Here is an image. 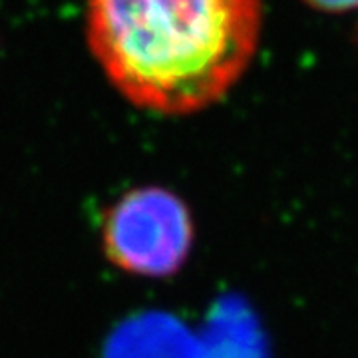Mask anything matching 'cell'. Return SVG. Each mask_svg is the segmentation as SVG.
Wrapping results in <instances>:
<instances>
[{
  "label": "cell",
  "instance_id": "6da1fadb",
  "mask_svg": "<svg viewBox=\"0 0 358 358\" xmlns=\"http://www.w3.org/2000/svg\"><path fill=\"white\" fill-rule=\"evenodd\" d=\"M261 0H90L88 42L129 102L181 115L219 102L255 58Z\"/></svg>",
  "mask_w": 358,
  "mask_h": 358
},
{
  "label": "cell",
  "instance_id": "7a4b0ae2",
  "mask_svg": "<svg viewBox=\"0 0 358 358\" xmlns=\"http://www.w3.org/2000/svg\"><path fill=\"white\" fill-rule=\"evenodd\" d=\"M192 243V213L176 193L164 187L129 192L103 221L108 259L140 277H171L187 261Z\"/></svg>",
  "mask_w": 358,
  "mask_h": 358
},
{
  "label": "cell",
  "instance_id": "3957f363",
  "mask_svg": "<svg viewBox=\"0 0 358 358\" xmlns=\"http://www.w3.org/2000/svg\"><path fill=\"white\" fill-rule=\"evenodd\" d=\"M106 358H201V352L183 324L150 313L129 319L110 336Z\"/></svg>",
  "mask_w": 358,
  "mask_h": 358
},
{
  "label": "cell",
  "instance_id": "277c9868",
  "mask_svg": "<svg viewBox=\"0 0 358 358\" xmlns=\"http://www.w3.org/2000/svg\"><path fill=\"white\" fill-rule=\"evenodd\" d=\"M307 6L322 13L341 14L358 10V0H303Z\"/></svg>",
  "mask_w": 358,
  "mask_h": 358
},
{
  "label": "cell",
  "instance_id": "5b68a950",
  "mask_svg": "<svg viewBox=\"0 0 358 358\" xmlns=\"http://www.w3.org/2000/svg\"><path fill=\"white\" fill-rule=\"evenodd\" d=\"M357 40H358V34H357Z\"/></svg>",
  "mask_w": 358,
  "mask_h": 358
}]
</instances>
